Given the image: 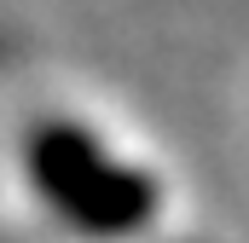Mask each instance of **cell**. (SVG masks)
I'll use <instances>...</instances> for the list:
<instances>
[{
  "mask_svg": "<svg viewBox=\"0 0 249 243\" xmlns=\"http://www.w3.org/2000/svg\"><path fill=\"white\" fill-rule=\"evenodd\" d=\"M12 203L23 243H197L180 174L87 99L41 104L18 127Z\"/></svg>",
  "mask_w": 249,
  "mask_h": 243,
  "instance_id": "1",
  "label": "cell"
}]
</instances>
